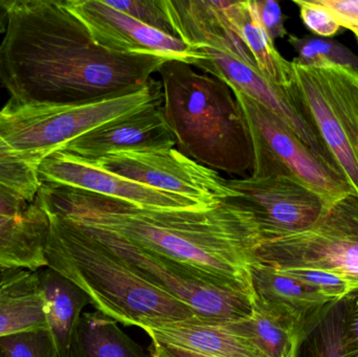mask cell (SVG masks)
Wrapping results in <instances>:
<instances>
[{"label": "cell", "instance_id": "cell-1", "mask_svg": "<svg viewBox=\"0 0 358 357\" xmlns=\"http://www.w3.org/2000/svg\"><path fill=\"white\" fill-rule=\"evenodd\" d=\"M167 61L98 45L65 0H12L0 83L16 104H81L144 87Z\"/></svg>", "mask_w": 358, "mask_h": 357}, {"label": "cell", "instance_id": "cell-2", "mask_svg": "<svg viewBox=\"0 0 358 357\" xmlns=\"http://www.w3.org/2000/svg\"><path fill=\"white\" fill-rule=\"evenodd\" d=\"M37 199L46 213L113 233L212 286L254 299L250 266L263 237L256 216L238 197L210 209H152L41 184Z\"/></svg>", "mask_w": 358, "mask_h": 357}, {"label": "cell", "instance_id": "cell-3", "mask_svg": "<svg viewBox=\"0 0 358 357\" xmlns=\"http://www.w3.org/2000/svg\"><path fill=\"white\" fill-rule=\"evenodd\" d=\"M159 73L162 110L178 150L214 171L240 178L252 175V138L231 88L181 61H167Z\"/></svg>", "mask_w": 358, "mask_h": 357}, {"label": "cell", "instance_id": "cell-4", "mask_svg": "<svg viewBox=\"0 0 358 357\" xmlns=\"http://www.w3.org/2000/svg\"><path fill=\"white\" fill-rule=\"evenodd\" d=\"M48 215V268L83 289L96 312L143 330L197 319L191 308L134 274L75 222Z\"/></svg>", "mask_w": 358, "mask_h": 357}, {"label": "cell", "instance_id": "cell-5", "mask_svg": "<svg viewBox=\"0 0 358 357\" xmlns=\"http://www.w3.org/2000/svg\"><path fill=\"white\" fill-rule=\"evenodd\" d=\"M163 102L161 81L151 79L134 92L73 105H20L0 110V138L36 170L48 155L83 134Z\"/></svg>", "mask_w": 358, "mask_h": 357}, {"label": "cell", "instance_id": "cell-6", "mask_svg": "<svg viewBox=\"0 0 358 357\" xmlns=\"http://www.w3.org/2000/svg\"><path fill=\"white\" fill-rule=\"evenodd\" d=\"M292 64L290 94L358 197V71Z\"/></svg>", "mask_w": 358, "mask_h": 357}, {"label": "cell", "instance_id": "cell-7", "mask_svg": "<svg viewBox=\"0 0 358 357\" xmlns=\"http://www.w3.org/2000/svg\"><path fill=\"white\" fill-rule=\"evenodd\" d=\"M231 90L243 111L252 138V177L296 178L328 205L353 194L344 176L317 156L279 117L241 92Z\"/></svg>", "mask_w": 358, "mask_h": 357}, {"label": "cell", "instance_id": "cell-8", "mask_svg": "<svg viewBox=\"0 0 358 357\" xmlns=\"http://www.w3.org/2000/svg\"><path fill=\"white\" fill-rule=\"evenodd\" d=\"M256 261L275 270H327L358 286V197L350 194L328 205L303 232L263 241Z\"/></svg>", "mask_w": 358, "mask_h": 357}, {"label": "cell", "instance_id": "cell-9", "mask_svg": "<svg viewBox=\"0 0 358 357\" xmlns=\"http://www.w3.org/2000/svg\"><path fill=\"white\" fill-rule=\"evenodd\" d=\"M78 226L113 252L134 274L191 308L198 320L223 324L252 314V298L212 286L176 262L159 257L113 233Z\"/></svg>", "mask_w": 358, "mask_h": 357}, {"label": "cell", "instance_id": "cell-10", "mask_svg": "<svg viewBox=\"0 0 358 357\" xmlns=\"http://www.w3.org/2000/svg\"><path fill=\"white\" fill-rule=\"evenodd\" d=\"M90 163L149 188L189 199L204 209L239 197L218 172L192 161L178 149L109 153Z\"/></svg>", "mask_w": 358, "mask_h": 357}, {"label": "cell", "instance_id": "cell-11", "mask_svg": "<svg viewBox=\"0 0 358 357\" xmlns=\"http://www.w3.org/2000/svg\"><path fill=\"white\" fill-rule=\"evenodd\" d=\"M227 184L256 216L263 241L307 230L329 205L306 184L288 176L231 178Z\"/></svg>", "mask_w": 358, "mask_h": 357}, {"label": "cell", "instance_id": "cell-12", "mask_svg": "<svg viewBox=\"0 0 358 357\" xmlns=\"http://www.w3.org/2000/svg\"><path fill=\"white\" fill-rule=\"evenodd\" d=\"M98 45L120 54H152L194 65L203 57L178 38L107 6L105 0H65Z\"/></svg>", "mask_w": 358, "mask_h": 357}, {"label": "cell", "instance_id": "cell-13", "mask_svg": "<svg viewBox=\"0 0 358 357\" xmlns=\"http://www.w3.org/2000/svg\"><path fill=\"white\" fill-rule=\"evenodd\" d=\"M197 48L203 54V57L196 61L194 66L221 80L231 89L241 92L268 109L285 123L317 156L338 171L321 138L294 102L289 88L273 85L263 78L256 67L250 66L231 54L206 46Z\"/></svg>", "mask_w": 358, "mask_h": 357}, {"label": "cell", "instance_id": "cell-14", "mask_svg": "<svg viewBox=\"0 0 358 357\" xmlns=\"http://www.w3.org/2000/svg\"><path fill=\"white\" fill-rule=\"evenodd\" d=\"M40 184L69 187L152 209H204L189 199L149 188L63 151L48 155L36 168Z\"/></svg>", "mask_w": 358, "mask_h": 357}, {"label": "cell", "instance_id": "cell-15", "mask_svg": "<svg viewBox=\"0 0 358 357\" xmlns=\"http://www.w3.org/2000/svg\"><path fill=\"white\" fill-rule=\"evenodd\" d=\"M163 102L104 124L61 150L87 161L100 159L109 153L159 150L174 148L172 133L162 110Z\"/></svg>", "mask_w": 358, "mask_h": 357}, {"label": "cell", "instance_id": "cell-16", "mask_svg": "<svg viewBox=\"0 0 358 357\" xmlns=\"http://www.w3.org/2000/svg\"><path fill=\"white\" fill-rule=\"evenodd\" d=\"M231 3L222 0H165L176 38L192 48H214L256 67L234 24Z\"/></svg>", "mask_w": 358, "mask_h": 357}, {"label": "cell", "instance_id": "cell-17", "mask_svg": "<svg viewBox=\"0 0 358 357\" xmlns=\"http://www.w3.org/2000/svg\"><path fill=\"white\" fill-rule=\"evenodd\" d=\"M250 276L254 298L294 321L305 337L336 302L302 281L257 261L250 266Z\"/></svg>", "mask_w": 358, "mask_h": 357}, {"label": "cell", "instance_id": "cell-18", "mask_svg": "<svg viewBox=\"0 0 358 357\" xmlns=\"http://www.w3.org/2000/svg\"><path fill=\"white\" fill-rule=\"evenodd\" d=\"M48 213L36 197L35 205L21 216L0 214V268L38 272L48 266Z\"/></svg>", "mask_w": 358, "mask_h": 357}, {"label": "cell", "instance_id": "cell-19", "mask_svg": "<svg viewBox=\"0 0 358 357\" xmlns=\"http://www.w3.org/2000/svg\"><path fill=\"white\" fill-rule=\"evenodd\" d=\"M48 330L38 272L6 270L0 278V337Z\"/></svg>", "mask_w": 358, "mask_h": 357}, {"label": "cell", "instance_id": "cell-20", "mask_svg": "<svg viewBox=\"0 0 358 357\" xmlns=\"http://www.w3.org/2000/svg\"><path fill=\"white\" fill-rule=\"evenodd\" d=\"M144 331L151 341L208 357H265L250 342L229 330L224 323L216 324L195 319Z\"/></svg>", "mask_w": 358, "mask_h": 357}, {"label": "cell", "instance_id": "cell-21", "mask_svg": "<svg viewBox=\"0 0 358 357\" xmlns=\"http://www.w3.org/2000/svg\"><path fill=\"white\" fill-rule=\"evenodd\" d=\"M38 277L45 300L48 330L58 356L69 357L73 333L84 308L92 301L83 289L52 268H41Z\"/></svg>", "mask_w": 358, "mask_h": 357}, {"label": "cell", "instance_id": "cell-22", "mask_svg": "<svg viewBox=\"0 0 358 357\" xmlns=\"http://www.w3.org/2000/svg\"><path fill=\"white\" fill-rule=\"evenodd\" d=\"M229 330L254 345L265 357H298L305 337L288 316L260 300H252L250 316L224 323Z\"/></svg>", "mask_w": 358, "mask_h": 357}, {"label": "cell", "instance_id": "cell-23", "mask_svg": "<svg viewBox=\"0 0 358 357\" xmlns=\"http://www.w3.org/2000/svg\"><path fill=\"white\" fill-rule=\"evenodd\" d=\"M231 18L259 73L273 85L289 88L294 79L292 62L280 54L275 42L263 29L254 0L233 1Z\"/></svg>", "mask_w": 358, "mask_h": 357}, {"label": "cell", "instance_id": "cell-24", "mask_svg": "<svg viewBox=\"0 0 358 357\" xmlns=\"http://www.w3.org/2000/svg\"><path fill=\"white\" fill-rule=\"evenodd\" d=\"M69 357H149L117 322L101 312L82 314L71 341Z\"/></svg>", "mask_w": 358, "mask_h": 357}, {"label": "cell", "instance_id": "cell-25", "mask_svg": "<svg viewBox=\"0 0 358 357\" xmlns=\"http://www.w3.org/2000/svg\"><path fill=\"white\" fill-rule=\"evenodd\" d=\"M288 42L298 56L294 62L305 66L341 65L358 71V56L336 40L307 35H288Z\"/></svg>", "mask_w": 358, "mask_h": 357}, {"label": "cell", "instance_id": "cell-26", "mask_svg": "<svg viewBox=\"0 0 358 357\" xmlns=\"http://www.w3.org/2000/svg\"><path fill=\"white\" fill-rule=\"evenodd\" d=\"M309 357H347L344 302H334L305 337Z\"/></svg>", "mask_w": 358, "mask_h": 357}, {"label": "cell", "instance_id": "cell-27", "mask_svg": "<svg viewBox=\"0 0 358 357\" xmlns=\"http://www.w3.org/2000/svg\"><path fill=\"white\" fill-rule=\"evenodd\" d=\"M0 184L22 195L34 203L39 192L37 172L20 159L8 144L0 138Z\"/></svg>", "mask_w": 358, "mask_h": 357}, {"label": "cell", "instance_id": "cell-28", "mask_svg": "<svg viewBox=\"0 0 358 357\" xmlns=\"http://www.w3.org/2000/svg\"><path fill=\"white\" fill-rule=\"evenodd\" d=\"M278 270L302 281L331 301H342L349 293L358 289L357 285L348 279L327 270L290 268Z\"/></svg>", "mask_w": 358, "mask_h": 357}, {"label": "cell", "instance_id": "cell-29", "mask_svg": "<svg viewBox=\"0 0 358 357\" xmlns=\"http://www.w3.org/2000/svg\"><path fill=\"white\" fill-rule=\"evenodd\" d=\"M2 357H59L50 330H33L0 337Z\"/></svg>", "mask_w": 358, "mask_h": 357}, {"label": "cell", "instance_id": "cell-30", "mask_svg": "<svg viewBox=\"0 0 358 357\" xmlns=\"http://www.w3.org/2000/svg\"><path fill=\"white\" fill-rule=\"evenodd\" d=\"M105 2L110 8L120 10L144 24L176 37L166 10L165 0H105Z\"/></svg>", "mask_w": 358, "mask_h": 357}, {"label": "cell", "instance_id": "cell-31", "mask_svg": "<svg viewBox=\"0 0 358 357\" xmlns=\"http://www.w3.org/2000/svg\"><path fill=\"white\" fill-rule=\"evenodd\" d=\"M300 10V16L307 29L317 37L331 38L341 29L334 15L317 3V0H294Z\"/></svg>", "mask_w": 358, "mask_h": 357}, {"label": "cell", "instance_id": "cell-32", "mask_svg": "<svg viewBox=\"0 0 358 357\" xmlns=\"http://www.w3.org/2000/svg\"><path fill=\"white\" fill-rule=\"evenodd\" d=\"M254 1L259 20L269 37L275 41L278 38H284L287 36L288 31L284 24L285 15L282 12L280 4L273 0H254Z\"/></svg>", "mask_w": 358, "mask_h": 357}, {"label": "cell", "instance_id": "cell-33", "mask_svg": "<svg viewBox=\"0 0 358 357\" xmlns=\"http://www.w3.org/2000/svg\"><path fill=\"white\" fill-rule=\"evenodd\" d=\"M347 357H358V289L344 300Z\"/></svg>", "mask_w": 358, "mask_h": 357}, {"label": "cell", "instance_id": "cell-34", "mask_svg": "<svg viewBox=\"0 0 358 357\" xmlns=\"http://www.w3.org/2000/svg\"><path fill=\"white\" fill-rule=\"evenodd\" d=\"M327 8L341 27L353 31L358 40V0H317Z\"/></svg>", "mask_w": 358, "mask_h": 357}, {"label": "cell", "instance_id": "cell-35", "mask_svg": "<svg viewBox=\"0 0 358 357\" xmlns=\"http://www.w3.org/2000/svg\"><path fill=\"white\" fill-rule=\"evenodd\" d=\"M36 201L31 203L22 195L0 184V214L1 215L12 216V217L23 215L33 207Z\"/></svg>", "mask_w": 358, "mask_h": 357}, {"label": "cell", "instance_id": "cell-36", "mask_svg": "<svg viewBox=\"0 0 358 357\" xmlns=\"http://www.w3.org/2000/svg\"><path fill=\"white\" fill-rule=\"evenodd\" d=\"M149 354L150 357H208L191 350L155 341H151Z\"/></svg>", "mask_w": 358, "mask_h": 357}, {"label": "cell", "instance_id": "cell-37", "mask_svg": "<svg viewBox=\"0 0 358 357\" xmlns=\"http://www.w3.org/2000/svg\"><path fill=\"white\" fill-rule=\"evenodd\" d=\"M12 0H0V33H4Z\"/></svg>", "mask_w": 358, "mask_h": 357}, {"label": "cell", "instance_id": "cell-38", "mask_svg": "<svg viewBox=\"0 0 358 357\" xmlns=\"http://www.w3.org/2000/svg\"><path fill=\"white\" fill-rule=\"evenodd\" d=\"M3 270H1V268H0V278H1V272H3Z\"/></svg>", "mask_w": 358, "mask_h": 357}, {"label": "cell", "instance_id": "cell-39", "mask_svg": "<svg viewBox=\"0 0 358 357\" xmlns=\"http://www.w3.org/2000/svg\"><path fill=\"white\" fill-rule=\"evenodd\" d=\"M0 357H2L1 356H0Z\"/></svg>", "mask_w": 358, "mask_h": 357}]
</instances>
